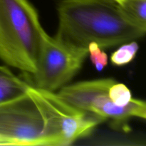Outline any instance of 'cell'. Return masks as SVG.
<instances>
[{"label":"cell","instance_id":"13","mask_svg":"<svg viewBox=\"0 0 146 146\" xmlns=\"http://www.w3.org/2000/svg\"><path fill=\"white\" fill-rule=\"evenodd\" d=\"M0 145H10V143L7 139L0 136Z\"/></svg>","mask_w":146,"mask_h":146},{"label":"cell","instance_id":"2","mask_svg":"<svg viewBox=\"0 0 146 146\" xmlns=\"http://www.w3.org/2000/svg\"><path fill=\"white\" fill-rule=\"evenodd\" d=\"M0 136L10 145L63 146L59 125L37 88L0 105Z\"/></svg>","mask_w":146,"mask_h":146},{"label":"cell","instance_id":"11","mask_svg":"<svg viewBox=\"0 0 146 146\" xmlns=\"http://www.w3.org/2000/svg\"><path fill=\"white\" fill-rule=\"evenodd\" d=\"M90 58L98 71H102L108 64V55L96 43L92 42L88 46Z\"/></svg>","mask_w":146,"mask_h":146},{"label":"cell","instance_id":"7","mask_svg":"<svg viewBox=\"0 0 146 146\" xmlns=\"http://www.w3.org/2000/svg\"><path fill=\"white\" fill-rule=\"evenodd\" d=\"M31 86L14 75L7 67L0 66V105L24 96Z\"/></svg>","mask_w":146,"mask_h":146},{"label":"cell","instance_id":"3","mask_svg":"<svg viewBox=\"0 0 146 146\" xmlns=\"http://www.w3.org/2000/svg\"><path fill=\"white\" fill-rule=\"evenodd\" d=\"M29 0H0V59L33 74L45 33Z\"/></svg>","mask_w":146,"mask_h":146},{"label":"cell","instance_id":"6","mask_svg":"<svg viewBox=\"0 0 146 146\" xmlns=\"http://www.w3.org/2000/svg\"><path fill=\"white\" fill-rule=\"evenodd\" d=\"M39 91L56 118L63 146L71 145L78 138L88 135L97 125L105 121L96 114L70 105L55 92L42 89Z\"/></svg>","mask_w":146,"mask_h":146},{"label":"cell","instance_id":"9","mask_svg":"<svg viewBox=\"0 0 146 146\" xmlns=\"http://www.w3.org/2000/svg\"><path fill=\"white\" fill-rule=\"evenodd\" d=\"M138 48L139 46L135 41L123 44L111 54V63L115 66H121L131 62L136 56Z\"/></svg>","mask_w":146,"mask_h":146},{"label":"cell","instance_id":"12","mask_svg":"<svg viewBox=\"0 0 146 146\" xmlns=\"http://www.w3.org/2000/svg\"><path fill=\"white\" fill-rule=\"evenodd\" d=\"M135 117L146 120V101L139 100V107L135 114Z\"/></svg>","mask_w":146,"mask_h":146},{"label":"cell","instance_id":"1","mask_svg":"<svg viewBox=\"0 0 146 146\" xmlns=\"http://www.w3.org/2000/svg\"><path fill=\"white\" fill-rule=\"evenodd\" d=\"M56 38L81 48H109L145 35L127 19L115 0H61Z\"/></svg>","mask_w":146,"mask_h":146},{"label":"cell","instance_id":"8","mask_svg":"<svg viewBox=\"0 0 146 146\" xmlns=\"http://www.w3.org/2000/svg\"><path fill=\"white\" fill-rule=\"evenodd\" d=\"M128 20L146 34V0H115Z\"/></svg>","mask_w":146,"mask_h":146},{"label":"cell","instance_id":"10","mask_svg":"<svg viewBox=\"0 0 146 146\" xmlns=\"http://www.w3.org/2000/svg\"><path fill=\"white\" fill-rule=\"evenodd\" d=\"M109 97L118 106H125L132 100V94L129 88L123 84L115 82L109 89Z\"/></svg>","mask_w":146,"mask_h":146},{"label":"cell","instance_id":"5","mask_svg":"<svg viewBox=\"0 0 146 146\" xmlns=\"http://www.w3.org/2000/svg\"><path fill=\"white\" fill-rule=\"evenodd\" d=\"M116 81L113 78L81 81L61 88L58 94L70 105L81 111L91 113L101 118L112 120L117 126L125 124L135 117L139 100L132 98L125 106L113 104L109 97V89Z\"/></svg>","mask_w":146,"mask_h":146},{"label":"cell","instance_id":"4","mask_svg":"<svg viewBox=\"0 0 146 146\" xmlns=\"http://www.w3.org/2000/svg\"><path fill=\"white\" fill-rule=\"evenodd\" d=\"M88 55V49L70 45L45 32L36 71L31 74L33 86L52 92L61 89L78 72Z\"/></svg>","mask_w":146,"mask_h":146}]
</instances>
